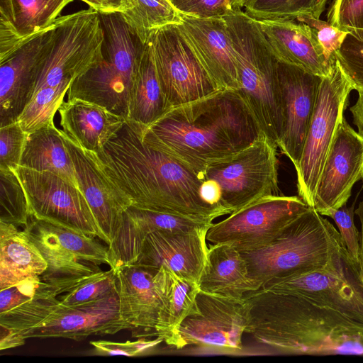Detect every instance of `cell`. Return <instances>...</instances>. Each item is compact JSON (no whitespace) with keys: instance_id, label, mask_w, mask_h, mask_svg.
<instances>
[{"instance_id":"1","label":"cell","mask_w":363,"mask_h":363,"mask_svg":"<svg viewBox=\"0 0 363 363\" xmlns=\"http://www.w3.org/2000/svg\"><path fill=\"white\" fill-rule=\"evenodd\" d=\"M106 174L131 206L211 224L229 214L201 196L203 179L167 154L146 144L140 125L126 118L117 133L95 154Z\"/></svg>"},{"instance_id":"2","label":"cell","mask_w":363,"mask_h":363,"mask_svg":"<svg viewBox=\"0 0 363 363\" xmlns=\"http://www.w3.org/2000/svg\"><path fill=\"white\" fill-rule=\"evenodd\" d=\"M140 125L146 144L201 179L209 167L232 160L262 133L239 91L231 89L170 108L150 125Z\"/></svg>"},{"instance_id":"3","label":"cell","mask_w":363,"mask_h":363,"mask_svg":"<svg viewBox=\"0 0 363 363\" xmlns=\"http://www.w3.org/2000/svg\"><path fill=\"white\" fill-rule=\"evenodd\" d=\"M245 333L284 354L363 356V324L301 297L260 289L245 298Z\"/></svg>"},{"instance_id":"4","label":"cell","mask_w":363,"mask_h":363,"mask_svg":"<svg viewBox=\"0 0 363 363\" xmlns=\"http://www.w3.org/2000/svg\"><path fill=\"white\" fill-rule=\"evenodd\" d=\"M223 17L235 53L238 91L261 131L278 147L284 128L279 60L257 20L240 9H234Z\"/></svg>"},{"instance_id":"5","label":"cell","mask_w":363,"mask_h":363,"mask_svg":"<svg viewBox=\"0 0 363 363\" xmlns=\"http://www.w3.org/2000/svg\"><path fill=\"white\" fill-rule=\"evenodd\" d=\"M343 245L338 230L310 208L267 245L240 252L250 278L262 289L272 281L324 267Z\"/></svg>"},{"instance_id":"6","label":"cell","mask_w":363,"mask_h":363,"mask_svg":"<svg viewBox=\"0 0 363 363\" xmlns=\"http://www.w3.org/2000/svg\"><path fill=\"white\" fill-rule=\"evenodd\" d=\"M104 33L102 59L71 84L67 99L78 98L128 118L133 82L146 43L119 12L99 13Z\"/></svg>"},{"instance_id":"7","label":"cell","mask_w":363,"mask_h":363,"mask_svg":"<svg viewBox=\"0 0 363 363\" xmlns=\"http://www.w3.org/2000/svg\"><path fill=\"white\" fill-rule=\"evenodd\" d=\"M262 289L301 297L363 324V278L359 263L345 245L324 267L272 281Z\"/></svg>"},{"instance_id":"8","label":"cell","mask_w":363,"mask_h":363,"mask_svg":"<svg viewBox=\"0 0 363 363\" xmlns=\"http://www.w3.org/2000/svg\"><path fill=\"white\" fill-rule=\"evenodd\" d=\"M55 26L52 45L34 93L43 87L71 84L103 57L104 33L97 11L89 8L58 17Z\"/></svg>"},{"instance_id":"9","label":"cell","mask_w":363,"mask_h":363,"mask_svg":"<svg viewBox=\"0 0 363 363\" xmlns=\"http://www.w3.org/2000/svg\"><path fill=\"white\" fill-rule=\"evenodd\" d=\"M353 89L335 60L330 74L323 77L307 130L297 169V191L308 206L313 208L317 184L327 155Z\"/></svg>"},{"instance_id":"10","label":"cell","mask_w":363,"mask_h":363,"mask_svg":"<svg viewBox=\"0 0 363 363\" xmlns=\"http://www.w3.org/2000/svg\"><path fill=\"white\" fill-rule=\"evenodd\" d=\"M277 146L262 132L232 160L209 167L202 179L220 190V206L230 214L258 199L282 194L278 186Z\"/></svg>"},{"instance_id":"11","label":"cell","mask_w":363,"mask_h":363,"mask_svg":"<svg viewBox=\"0 0 363 363\" xmlns=\"http://www.w3.org/2000/svg\"><path fill=\"white\" fill-rule=\"evenodd\" d=\"M147 42L152 50L168 110L220 91L201 65L178 25L153 31Z\"/></svg>"},{"instance_id":"12","label":"cell","mask_w":363,"mask_h":363,"mask_svg":"<svg viewBox=\"0 0 363 363\" xmlns=\"http://www.w3.org/2000/svg\"><path fill=\"white\" fill-rule=\"evenodd\" d=\"M247 315L245 298L235 299L199 290L188 314L164 342L176 349L197 345L241 350Z\"/></svg>"},{"instance_id":"13","label":"cell","mask_w":363,"mask_h":363,"mask_svg":"<svg viewBox=\"0 0 363 363\" xmlns=\"http://www.w3.org/2000/svg\"><path fill=\"white\" fill-rule=\"evenodd\" d=\"M310 208L298 196H267L212 223L206 240L212 244L230 245L240 252L255 250L272 242Z\"/></svg>"},{"instance_id":"14","label":"cell","mask_w":363,"mask_h":363,"mask_svg":"<svg viewBox=\"0 0 363 363\" xmlns=\"http://www.w3.org/2000/svg\"><path fill=\"white\" fill-rule=\"evenodd\" d=\"M15 172L25 190L30 216L98 237L105 242L78 187L50 172H38L22 166Z\"/></svg>"},{"instance_id":"15","label":"cell","mask_w":363,"mask_h":363,"mask_svg":"<svg viewBox=\"0 0 363 363\" xmlns=\"http://www.w3.org/2000/svg\"><path fill=\"white\" fill-rule=\"evenodd\" d=\"M55 31L54 22L0 60V127L17 121L30 101Z\"/></svg>"},{"instance_id":"16","label":"cell","mask_w":363,"mask_h":363,"mask_svg":"<svg viewBox=\"0 0 363 363\" xmlns=\"http://www.w3.org/2000/svg\"><path fill=\"white\" fill-rule=\"evenodd\" d=\"M363 178V138L343 117L322 169L313 208L321 216L345 205L354 184Z\"/></svg>"},{"instance_id":"17","label":"cell","mask_w":363,"mask_h":363,"mask_svg":"<svg viewBox=\"0 0 363 363\" xmlns=\"http://www.w3.org/2000/svg\"><path fill=\"white\" fill-rule=\"evenodd\" d=\"M122 318L133 327V337L156 336L163 304L166 267L132 264L115 271Z\"/></svg>"},{"instance_id":"18","label":"cell","mask_w":363,"mask_h":363,"mask_svg":"<svg viewBox=\"0 0 363 363\" xmlns=\"http://www.w3.org/2000/svg\"><path fill=\"white\" fill-rule=\"evenodd\" d=\"M133 327L121 317L118 291L96 301L73 306L59 305L43 322L22 333L28 337H63L76 341L91 335L115 334Z\"/></svg>"},{"instance_id":"19","label":"cell","mask_w":363,"mask_h":363,"mask_svg":"<svg viewBox=\"0 0 363 363\" xmlns=\"http://www.w3.org/2000/svg\"><path fill=\"white\" fill-rule=\"evenodd\" d=\"M61 131L74 166L79 188L105 238V242L109 245L131 202L104 172L96 155L82 149Z\"/></svg>"},{"instance_id":"20","label":"cell","mask_w":363,"mask_h":363,"mask_svg":"<svg viewBox=\"0 0 363 363\" xmlns=\"http://www.w3.org/2000/svg\"><path fill=\"white\" fill-rule=\"evenodd\" d=\"M284 128L278 147L297 169L323 77L279 61Z\"/></svg>"},{"instance_id":"21","label":"cell","mask_w":363,"mask_h":363,"mask_svg":"<svg viewBox=\"0 0 363 363\" xmlns=\"http://www.w3.org/2000/svg\"><path fill=\"white\" fill-rule=\"evenodd\" d=\"M178 27L218 89L238 90L235 53L223 17L182 14Z\"/></svg>"},{"instance_id":"22","label":"cell","mask_w":363,"mask_h":363,"mask_svg":"<svg viewBox=\"0 0 363 363\" xmlns=\"http://www.w3.org/2000/svg\"><path fill=\"white\" fill-rule=\"evenodd\" d=\"M211 225L189 231H153L146 237L134 264L166 267L198 284L206 260V235Z\"/></svg>"},{"instance_id":"23","label":"cell","mask_w":363,"mask_h":363,"mask_svg":"<svg viewBox=\"0 0 363 363\" xmlns=\"http://www.w3.org/2000/svg\"><path fill=\"white\" fill-rule=\"evenodd\" d=\"M258 23L279 61L325 77L333 64L326 59L307 24L296 20H262Z\"/></svg>"},{"instance_id":"24","label":"cell","mask_w":363,"mask_h":363,"mask_svg":"<svg viewBox=\"0 0 363 363\" xmlns=\"http://www.w3.org/2000/svg\"><path fill=\"white\" fill-rule=\"evenodd\" d=\"M58 112L62 131L82 149L94 154L102 150L126 120L102 106L78 98L63 101Z\"/></svg>"},{"instance_id":"25","label":"cell","mask_w":363,"mask_h":363,"mask_svg":"<svg viewBox=\"0 0 363 363\" xmlns=\"http://www.w3.org/2000/svg\"><path fill=\"white\" fill-rule=\"evenodd\" d=\"M73 0H0V60L50 26Z\"/></svg>"},{"instance_id":"26","label":"cell","mask_w":363,"mask_h":363,"mask_svg":"<svg viewBox=\"0 0 363 363\" xmlns=\"http://www.w3.org/2000/svg\"><path fill=\"white\" fill-rule=\"evenodd\" d=\"M201 291L235 299L260 289L248 274L240 251L228 244H213L198 281Z\"/></svg>"},{"instance_id":"27","label":"cell","mask_w":363,"mask_h":363,"mask_svg":"<svg viewBox=\"0 0 363 363\" xmlns=\"http://www.w3.org/2000/svg\"><path fill=\"white\" fill-rule=\"evenodd\" d=\"M23 230L48 263L47 269L40 276L43 281L64 288L67 292L99 271L91 267L96 265L79 260L63 247L44 220L30 216Z\"/></svg>"},{"instance_id":"28","label":"cell","mask_w":363,"mask_h":363,"mask_svg":"<svg viewBox=\"0 0 363 363\" xmlns=\"http://www.w3.org/2000/svg\"><path fill=\"white\" fill-rule=\"evenodd\" d=\"M48 263L24 230L0 221V290L40 277Z\"/></svg>"},{"instance_id":"29","label":"cell","mask_w":363,"mask_h":363,"mask_svg":"<svg viewBox=\"0 0 363 363\" xmlns=\"http://www.w3.org/2000/svg\"><path fill=\"white\" fill-rule=\"evenodd\" d=\"M19 166L52 172L79 188L74 166L62 131L54 123L28 133Z\"/></svg>"},{"instance_id":"30","label":"cell","mask_w":363,"mask_h":363,"mask_svg":"<svg viewBox=\"0 0 363 363\" xmlns=\"http://www.w3.org/2000/svg\"><path fill=\"white\" fill-rule=\"evenodd\" d=\"M167 111L152 50L146 42L130 92L128 119L147 126Z\"/></svg>"},{"instance_id":"31","label":"cell","mask_w":363,"mask_h":363,"mask_svg":"<svg viewBox=\"0 0 363 363\" xmlns=\"http://www.w3.org/2000/svg\"><path fill=\"white\" fill-rule=\"evenodd\" d=\"M199 290L196 282L179 277L166 267L163 304L155 328L157 337L165 342L172 336L188 314Z\"/></svg>"},{"instance_id":"32","label":"cell","mask_w":363,"mask_h":363,"mask_svg":"<svg viewBox=\"0 0 363 363\" xmlns=\"http://www.w3.org/2000/svg\"><path fill=\"white\" fill-rule=\"evenodd\" d=\"M118 12L144 43L153 31L182 23V13L169 0H123Z\"/></svg>"},{"instance_id":"33","label":"cell","mask_w":363,"mask_h":363,"mask_svg":"<svg viewBox=\"0 0 363 363\" xmlns=\"http://www.w3.org/2000/svg\"><path fill=\"white\" fill-rule=\"evenodd\" d=\"M67 291L42 281L32 298L0 313V324L23 333L43 322L60 305L59 296Z\"/></svg>"},{"instance_id":"34","label":"cell","mask_w":363,"mask_h":363,"mask_svg":"<svg viewBox=\"0 0 363 363\" xmlns=\"http://www.w3.org/2000/svg\"><path fill=\"white\" fill-rule=\"evenodd\" d=\"M328 0H250L243 11L257 21L296 20L302 16L320 18Z\"/></svg>"},{"instance_id":"35","label":"cell","mask_w":363,"mask_h":363,"mask_svg":"<svg viewBox=\"0 0 363 363\" xmlns=\"http://www.w3.org/2000/svg\"><path fill=\"white\" fill-rule=\"evenodd\" d=\"M70 84L55 87L46 86L36 91L23 110L17 121L22 129L30 133L54 123V116L64 101Z\"/></svg>"},{"instance_id":"36","label":"cell","mask_w":363,"mask_h":363,"mask_svg":"<svg viewBox=\"0 0 363 363\" xmlns=\"http://www.w3.org/2000/svg\"><path fill=\"white\" fill-rule=\"evenodd\" d=\"M30 217L26 194L15 170L0 169V221L25 227Z\"/></svg>"},{"instance_id":"37","label":"cell","mask_w":363,"mask_h":363,"mask_svg":"<svg viewBox=\"0 0 363 363\" xmlns=\"http://www.w3.org/2000/svg\"><path fill=\"white\" fill-rule=\"evenodd\" d=\"M116 291V272L112 268L107 271L99 270L60 295V304L65 306L82 305L104 298Z\"/></svg>"},{"instance_id":"38","label":"cell","mask_w":363,"mask_h":363,"mask_svg":"<svg viewBox=\"0 0 363 363\" xmlns=\"http://www.w3.org/2000/svg\"><path fill=\"white\" fill-rule=\"evenodd\" d=\"M335 59L353 89L363 92V29L347 33Z\"/></svg>"},{"instance_id":"39","label":"cell","mask_w":363,"mask_h":363,"mask_svg":"<svg viewBox=\"0 0 363 363\" xmlns=\"http://www.w3.org/2000/svg\"><path fill=\"white\" fill-rule=\"evenodd\" d=\"M27 135L18 121L0 127V169L20 165Z\"/></svg>"},{"instance_id":"40","label":"cell","mask_w":363,"mask_h":363,"mask_svg":"<svg viewBox=\"0 0 363 363\" xmlns=\"http://www.w3.org/2000/svg\"><path fill=\"white\" fill-rule=\"evenodd\" d=\"M296 20L311 27L323 50L326 59L330 63L333 64L335 61V54L341 47L348 32L332 26L328 21L310 16H299Z\"/></svg>"},{"instance_id":"41","label":"cell","mask_w":363,"mask_h":363,"mask_svg":"<svg viewBox=\"0 0 363 363\" xmlns=\"http://www.w3.org/2000/svg\"><path fill=\"white\" fill-rule=\"evenodd\" d=\"M328 22L347 32L363 29V0H333Z\"/></svg>"},{"instance_id":"42","label":"cell","mask_w":363,"mask_h":363,"mask_svg":"<svg viewBox=\"0 0 363 363\" xmlns=\"http://www.w3.org/2000/svg\"><path fill=\"white\" fill-rule=\"evenodd\" d=\"M354 204L345 205L326 214L331 218L337 227L340 235L352 258L359 263L360 234L354 223Z\"/></svg>"},{"instance_id":"43","label":"cell","mask_w":363,"mask_h":363,"mask_svg":"<svg viewBox=\"0 0 363 363\" xmlns=\"http://www.w3.org/2000/svg\"><path fill=\"white\" fill-rule=\"evenodd\" d=\"M182 14L196 17L223 16L234 10V0H169Z\"/></svg>"},{"instance_id":"44","label":"cell","mask_w":363,"mask_h":363,"mask_svg":"<svg viewBox=\"0 0 363 363\" xmlns=\"http://www.w3.org/2000/svg\"><path fill=\"white\" fill-rule=\"evenodd\" d=\"M161 342H163V339L157 337L155 340L142 337L134 342L128 340L125 342L107 340L91 341L90 344L93 346L96 353L100 355L135 357L149 350Z\"/></svg>"},{"instance_id":"45","label":"cell","mask_w":363,"mask_h":363,"mask_svg":"<svg viewBox=\"0 0 363 363\" xmlns=\"http://www.w3.org/2000/svg\"><path fill=\"white\" fill-rule=\"evenodd\" d=\"M41 281L40 277L29 278L0 290V313L11 310L32 298Z\"/></svg>"},{"instance_id":"46","label":"cell","mask_w":363,"mask_h":363,"mask_svg":"<svg viewBox=\"0 0 363 363\" xmlns=\"http://www.w3.org/2000/svg\"><path fill=\"white\" fill-rule=\"evenodd\" d=\"M0 350L21 346L24 344L26 338L20 333L0 324Z\"/></svg>"},{"instance_id":"47","label":"cell","mask_w":363,"mask_h":363,"mask_svg":"<svg viewBox=\"0 0 363 363\" xmlns=\"http://www.w3.org/2000/svg\"><path fill=\"white\" fill-rule=\"evenodd\" d=\"M99 13L118 12L123 0H80Z\"/></svg>"},{"instance_id":"48","label":"cell","mask_w":363,"mask_h":363,"mask_svg":"<svg viewBox=\"0 0 363 363\" xmlns=\"http://www.w3.org/2000/svg\"><path fill=\"white\" fill-rule=\"evenodd\" d=\"M353 123L358 128V133L363 138V92H359L355 104L350 107Z\"/></svg>"},{"instance_id":"49","label":"cell","mask_w":363,"mask_h":363,"mask_svg":"<svg viewBox=\"0 0 363 363\" xmlns=\"http://www.w3.org/2000/svg\"><path fill=\"white\" fill-rule=\"evenodd\" d=\"M362 180L363 181V178ZM354 213L359 217L361 224V230L359 232V266L363 278V199L357 208L354 211Z\"/></svg>"},{"instance_id":"50","label":"cell","mask_w":363,"mask_h":363,"mask_svg":"<svg viewBox=\"0 0 363 363\" xmlns=\"http://www.w3.org/2000/svg\"><path fill=\"white\" fill-rule=\"evenodd\" d=\"M250 0H234L233 2V7L234 9H240L243 10L245 5L250 1Z\"/></svg>"}]
</instances>
